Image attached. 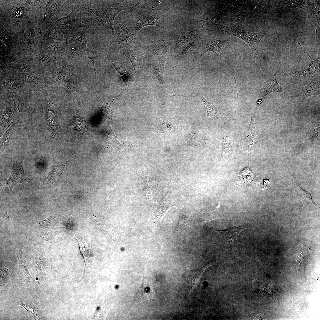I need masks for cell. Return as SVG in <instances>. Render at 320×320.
<instances>
[{"label": "cell", "instance_id": "cell-1", "mask_svg": "<svg viewBox=\"0 0 320 320\" xmlns=\"http://www.w3.org/2000/svg\"><path fill=\"white\" fill-rule=\"evenodd\" d=\"M150 7L146 0H140L129 10L134 17L133 26L131 28L136 31L150 25L160 27L162 25L163 17L161 14Z\"/></svg>", "mask_w": 320, "mask_h": 320}, {"label": "cell", "instance_id": "cell-2", "mask_svg": "<svg viewBox=\"0 0 320 320\" xmlns=\"http://www.w3.org/2000/svg\"><path fill=\"white\" fill-rule=\"evenodd\" d=\"M221 29L225 34L237 37L245 42L250 47L253 54L255 56L258 54V47L260 40L267 33L265 30L257 33L247 31L234 25H224Z\"/></svg>", "mask_w": 320, "mask_h": 320}, {"label": "cell", "instance_id": "cell-3", "mask_svg": "<svg viewBox=\"0 0 320 320\" xmlns=\"http://www.w3.org/2000/svg\"><path fill=\"white\" fill-rule=\"evenodd\" d=\"M90 32L87 26L84 24L78 26L75 35L67 43L69 50L76 55L87 56L88 58L92 56L95 52L90 50L87 44L89 40Z\"/></svg>", "mask_w": 320, "mask_h": 320}, {"label": "cell", "instance_id": "cell-4", "mask_svg": "<svg viewBox=\"0 0 320 320\" xmlns=\"http://www.w3.org/2000/svg\"><path fill=\"white\" fill-rule=\"evenodd\" d=\"M97 8L102 10L108 20L113 31L114 20L120 12L129 10L132 7L127 0H93Z\"/></svg>", "mask_w": 320, "mask_h": 320}, {"label": "cell", "instance_id": "cell-5", "mask_svg": "<svg viewBox=\"0 0 320 320\" xmlns=\"http://www.w3.org/2000/svg\"><path fill=\"white\" fill-rule=\"evenodd\" d=\"M78 8V1L76 0L72 11L67 16L53 22L55 26L65 36L66 43L75 35L78 27L75 22Z\"/></svg>", "mask_w": 320, "mask_h": 320}, {"label": "cell", "instance_id": "cell-6", "mask_svg": "<svg viewBox=\"0 0 320 320\" xmlns=\"http://www.w3.org/2000/svg\"><path fill=\"white\" fill-rule=\"evenodd\" d=\"M230 39L225 37H217L210 36L207 37L201 40L199 48L198 58L200 59L205 54L208 52H217L221 55V50L222 47Z\"/></svg>", "mask_w": 320, "mask_h": 320}, {"label": "cell", "instance_id": "cell-7", "mask_svg": "<svg viewBox=\"0 0 320 320\" xmlns=\"http://www.w3.org/2000/svg\"><path fill=\"white\" fill-rule=\"evenodd\" d=\"M115 18L113 26L116 34V41L120 49L128 48L132 37L127 26L125 25L121 16L117 15Z\"/></svg>", "mask_w": 320, "mask_h": 320}, {"label": "cell", "instance_id": "cell-8", "mask_svg": "<svg viewBox=\"0 0 320 320\" xmlns=\"http://www.w3.org/2000/svg\"><path fill=\"white\" fill-rule=\"evenodd\" d=\"M284 73L275 72L269 75H264L262 80L261 91L262 95L261 99L264 101L266 96L271 93L280 92L284 93L283 88L278 83L279 79L286 74Z\"/></svg>", "mask_w": 320, "mask_h": 320}, {"label": "cell", "instance_id": "cell-9", "mask_svg": "<svg viewBox=\"0 0 320 320\" xmlns=\"http://www.w3.org/2000/svg\"><path fill=\"white\" fill-rule=\"evenodd\" d=\"M80 14L87 15L95 25L103 26L105 22L102 19L96 4L92 0H78Z\"/></svg>", "mask_w": 320, "mask_h": 320}, {"label": "cell", "instance_id": "cell-10", "mask_svg": "<svg viewBox=\"0 0 320 320\" xmlns=\"http://www.w3.org/2000/svg\"><path fill=\"white\" fill-rule=\"evenodd\" d=\"M120 51L130 61L134 69V74L137 76L140 75L143 70V59L144 54L143 50L139 48L132 49L122 48L120 49Z\"/></svg>", "mask_w": 320, "mask_h": 320}, {"label": "cell", "instance_id": "cell-11", "mask_svg": "<svg viewBox=\"0 0 320 320\" xmlns=\"http://www.w3.org/2000/svg\"><path fill=\"white\" fill-rule=\"evenodd\" d=\"M213 264L210 261L203 267L196 270L188 269L185 266V271L183 280L186 283L191 293L196 287L205 271L208 267Z\"/></svg>", "mask_w": 320, "mask_h": 320}, {"label": "cell", "instance_id": "cell-12", "mask_svg": "<svg viewBox=\"0 0 320 320\" xmlns=\"http://www.w3.org/2000/svg\"><path fill=\"white\" fill-rule=\"evenodd\" d=\"M75 1H48L45 7L43 21H48L55 14L63 11L66 6H73Z\"/></svg>", "mask_w": 320, "mask_h": 320}, {"label": "cell", "instance_id": "cell-13", "mask_svg": "<svg viewBox=\"0 0 320 320\" xmlns=\"http://www.w3.org/2000/svg\"><path fill=\"white\" fill-rule=\"evenodd\" d=\"M17 256L19 263L18 274L21 282L26 286H34L38 283L31 277L25 265V261L22 256V249L13 248Z\"/></svg>", "mask_w": 320, "mask_h": 320}, {"label": "cell", "instance_id": "cell-14", "mask_svg": "<svg viewBox=\"0 0 320 320\" xmlns=\"http://www.w3.org/2000/svg\"><path fill=\"white\" fill-rule=\"evenodd\" d=\"M29 181L28 175L22 167L15 166L13 169L9 178L6 181V191L8 193L13 192L12 189L15 185Z\"/></svg>", "mask_w": 320, "mask_h": 320}, {"label": "cell", "instance_id": "cell-15", "mask_svg": "<svg viewBox=\"0 0 320 320\" xmlns=\"http://www.w3.org/2000/svg\"><path fill=\"white\" fill-rule=\"evenodd\" d=\"M177 205L172 199L171 193L169 192L154 206L153 213L156 221L159 223L169 208Z\"/></svg>", "mask_w": 320, "mask_h": 320}, {"label": "cell", "instance_id": "cell-16", "mask_svg": "<svg viewBox=\"0 0 320 320\" xmlns=\"http://www.w3.org/2000/svg\"><path fill=\"white\" fill-rule=\"evenodd\" d=\"M291 183L293 186L296 196L299 197L302 201L304 209L313 211L319 208L318 206L315 204L313 201L311 193H308L301 188L295 178L292 179Z\"/></svg>", "mask_w": 320, "mask_h": 320}, {"label": "cell", "instance_id": "cell-17", "mask_svg": "<svg viewBox=\"0 0 320 320\" xmlns=\"http://www.w3.org/2000/svg\"><path fill=\"white\" fill-rule=\"evenodd\" d=\"M172 44L168 39L152 41L147 46L148 50L153 57L164 56L171 51Z\"/></svg>", "mask_w": 320, "mask_h": 320}, {"label": "cell", "instance_id": "cell-18", "mask_svg": "<svg viewBox=\"0 0 320 320\" xmlns=\"http://www.w3.org/2000/svg\"><path fill=\"white\" fill-rule=\"evenodd\" d=\"M320 79L316 78L313 79L307 85L303 87L301 91L298 94L291 97L298 101H305L308 97L318 95L320 94Z\"/></svg>", "mask_w": 320, "mask_h": 320}, {"label": "cell", "instance_id": "cell-19", "mask_svg": "<svg viewBox=\"0 0 320 320\" xmlns=\"http://www.w3.org/2000/svg\"><path fill=\"white\" fill-rule=\"evenodd\" d=\"M307 55L310 57L311 63L306 69L300 71H292L289 70L293 74L296 75L300 79L311 80L320 73V62L317 55V58L314 60L311 59V56Z\"/></svg>", "mask_w": 320, "mask_h": 320}, {"label": "cell", "instance_id": "cell-20", "mask_svg": "<svg viewBox=\"0 0 320 320\" xmlns=\"http://www.w3.org/2000/svg\"><path fill=\"white\" fill-rule=\"evenodd\" d=\"M246 228L242 226H239L224 230L215 229V231L221 241L228 244H233L238 240L239 234L241 231Z\"/></svg>", "mask_w": 320, "mask_h": 320}, {"label": "cell", "instance_id": "cell-21", "mask_svg": "<svg viewBox=\"0 0 320 320\" xmlns=\"http://www.w3.org/2000/svg\"><path fill=\"white\" fill-rule=\"evenodd\" d=\"M196 33H195L194 31L192 30H186L178 33L175 39V48L180 51V52L184 48L194 40Z\"/></svg>", "mask_w": 320, "mask_h": 320}, {"label": "cell", "instance_id": "cell-22", "mask_svg": "<svg viewBox=\"0 0 320 320\" xmlns=\"http://www.w3.org/2000/svg\"><path fill=\"white\" fill-rule=\"evenodd\" d=\"M108 59L111 64L120 74L124 83V87L132 86L134 84L132 76L126 69L123 63L110 55Z\"/></svg>", "mask_w": 320, "mask_h": 320}, {"label": "cell", "instance_id": "cell-23", "mask_svg": "<svg viewBox=\"0 0 320 320\" xmlns=\"http://www.w3.org/2000/svg\"><path fill=\"white\" fill-rule=\"evenodd\" d=\"M165 62L164 56L153 57L151 62L153 76L158 82L162 85L165 84L163 79L164 74L165 73Z\"/></svg>", "mask_w": 320, "mask_h": 320}, {"label": "cell", "instance_id": "cell-24", "mask_svg": "<svg viewBox=\"0 0 320 320\" xmlns=\"http://www.w3.org/2000/svg\"><path fill=\"white\" fill-rule=\"evenodd\" d=\"M258 107L255 106L253 109L251 114V119L250 123L246 131L244 133L245 141H246V148H250L251 143L254 148L256 145L257 140L254 126V119Z\"/></svg>", "mask_w": 320, "mask_h": 320}, {"label": "cell", "instance_id": "cell-25", "mask_svg": "<svg viewBox=\"0 0 320 320\" xmlns=\"http://www.w3.org/2000/svg\"><path fill=\"white\" fill-rule=\"evenodd\" d=\"M218 213L216 208L210 206L206 207L195 215L196 220L199 223L216 220L218 218Z\"/></svg>", "mask_w": 320, "mask_h": 320}, {"label": "cell", "instance_id": "cell-26", "mask_svg": "<svg viewBox=\"0 0 320 320\" xmlns=\"http://www.w3.org/2000/svg\"><path fill=\"white\" fill-rule=\"evenodd\" d=\"M198 92H196L197 95L202 100L205 104L207 111L206 120L211 119H216L224 115V113L205 98L198 89Z\"/></svg>", "mask_w": 320, "mask_h": 320}, {"label": "cell", "instance_id": "cell-27", "mask_svg": "<svg viewBox=\"0 0 320 320\" xmlns=\"http://www.w3.org/2000/svg\"><path fill=\"white\" fill-rule=\"evenodd\" d=\"M193 216L191 213L185 210L180 211L179 221L175 231H183L190 226L192 223Z\"/></svg>", "mask_w": 320, "mask_h": 320}, {"label": "cell", "instance_id": "cell-28", "mask_svg": "<svg viewBox=\"0 0 320 320\" xmlns=\"http://www.w3.org/2000/svg\"><path fill=\"white\" fill-rule=\"evenodd\" d=\"M308 18L320 25V4L317 1H307Z\"/></svg>", "mask_w": 320, "mask_h": 320}, {"label": "cell", "instance_id": "cell-29", "mask_svg": "<svg viewBox=\"0 0 320 320\" xmlns=\"http://www.w3.org/2000/svg\"><path fill=\"white\" fill-rule=\"evenodd\" d=\"M76 77L73 74H70L66 78L65 81L63 89L67 94L71 95L75 93H80L77 85Z\"/></svg>", "mask_w": 320, "mask_h": 320}, {"label": "cell", "instance_id": "cell-30", "mask_svg": "<svg viewBox=\"0 0 320 320\" xmlns=\"http://www.w3.org/2000/svg\"><path fill=\"white\" fill-rule=\"evenodd\" d=\"M197 30L194 40L179 53V55L180 57H187L192 54L197 49V47L198 48L201 39L197 34Z\"/></svg>", "mask_w": 320, "mask_h": 320}, {"label": "cell", "instance_id": "cell-31", "mask_svg": "<svg viewBox=\"0 0 320 320\" xmlns=\"http://www.w3.org/2000/svg\"><path fill=\"white\" fill-rule=\"evenodd\" d=\"M185 144L190 146H202L204 143V139L195 132L189 134L186 138Z\"/></svg>", "mask_w": 320, "mask_h": 320}, {"label": "cell", "instance_id": "cell-32", "mask_svg": "<svg viewBox=\"0 0 320 320\" xmlns=\"http://www.w3.org/2000/svg\"><path fill=\"white\" fill-rule=\"evenodd\" d=\"M217 123L221 132L220 137L222 143V153H228L234 150L231 146V142L228 138V133L223 129L219 122Z\"/></svg>", "mask_w": 320, "mask_h": 320}, {"label": "cell", "instance_id": "cell-33", "mask_svg": "<svg viewBox=\"0 0 320 320\" xmlns=\"http://www.w3.org/2000/svg\"><path fill=\"white\" fill-rule=\"evenodd\" d=\"M31 258L37 273L41 276L44 275L45 272V263L44 258L41 255L34 254Z\"/></svg>", "mask_w": 320, "mask_h": 320}, {"label": "cell", "instance_id": "cell-34", "mask_svg": "<svg viewBox=\"0 0 320 320\" xmlns=\"http://www.w3.org/2000/svg\"><path fill=\"white\" fill-rule=\"evenodd\" d=\"M19 304L23 306L27 311L32 313L35 319H41L44 318L40 310L33 303L26 301H20Z\"/></svg>", "mask_w": 320, "mask_h": 320}, {"label": "cell", "instance_id": "cell-35", "mask_svg": "<svg viewBox=\"0 0 320 320\" xmlns=\"http://www.w3.org/2000/svg\"><path fill=\"white\" fill-rule=\"evenodd\" d=\"M169 119H162L157 123V127L158 129L163 133H169L172 132L174 126L173 123Z\"/></svg>", "mask_w": 320, "mask_h": 320}, {"label": "cell", "instance_id": "cell-36", "mask_svg": "<svg viewBox=\"0 0 320 320\" xmlns=\"http://www.w3.org/2000/svg\"><path fill=\"white\" fill-rule=\"evenodd\" d=\"M79 244L80 252L85 261L87 260L90 257L91 253L87 244L83 239L76 236L75 237Z\"/></svg>", "mask_w": 320, "mask_h": 320}, {"label": "cell", "instance_id": "cell-37", "mask_svg": "<svg viewBox=\"0 0 320 320\" xmlns=\"http://www.w3.org/2000/svg\"><path fill=\"white\" fill-rule=\"evenodd\" d=\"M18 71L25 79H30L32 77V72L30 68L26 64L23 63L18 67Z\"/></svg>", "mask_w": 320, "mask_h": 320}, {"label": "cell", "instance_id": "cell-38", "mask_svg": "<svg viewBox=\"0 0 320 320\" xmlns=\"http://www.w3.org/2000/svg\"><path fill=\"white\" fill-rule=\"evenodd\" d=\"M287 4L290 8L297 7L301 8L305 10L307 13L308 7L307 1L305 0H290L288 1Z\"/></svg>", "mask_w": 320, "mask_h": 320}, {"label": "cell", "instance_id": "cell-39", "mask_svg": "<svg viewBox=\"0 0 320 320\" xmlns=\"http://www.w3.org/2000/svg\"><path fill=\"white\" fill-rule=\"evenodd\" d=\"M6 87L10 89L15 90L18 88V85L15 80L12 78H8L5 81Z\"/></svg>", "mask_w": 320, "mask_h": 320}, {"label": "cell", "instance_id": "cell-40", "mask_svg": "<svg viewBox=\"0 0 320 320\" xmlns=\"http://www.w3.org/2000/svg\"><path fill=\"white\" fill-rule=\"evenodd\" d=\"M67 66L65 65L63 66L59 72L56 78V81L58 83L62 81L65 79L66 75Z\"/></svg>", "mask_w": 320, "mask_h": 320}, {"label": "cell", "instance_id": "cell-41", "mask_svg": "<svg viewBox=\"0 0 320 320\" xmlns=\"http://www.w3.org/2000/svg\"><path fill=\"white\" fill-rule=\"evenodd\" d=\"M50 50L55 54L59 55L63 52L65 48L62 46L57 44H52L49 46Z\"/></svg>", "mask_w": 320, "mask_h": 320}, {"label": "cell", "instance_id": "cell-42", "mask_svg": "<svg viewBox=\"0 0 320 320\" xmlns=\"http://www.w3.org/2000/svg\"><path fill=\"white\" fill-rule=\"evenodd\" d=\"M0 268V282L1 284L4 283L7 280L8 272V270L4 265H1Z\"/></svg>", "mask_w": 320, "mask_h": 320}, {"label": "cell", "instance_id": "cell-43", "mask_svg": "<svg viewBox=\"0 0 320 320\" xmlns=\"http://www.w3.org/2000/svg\"><path fill=\"white\" fill-rule=\"evenodd\" d=\"M40 62L44 65H49L52 62V58L48 55H44L40 58Z\"/></svg>", "mask_w": 320, "mask_h": 320}, {"label": "cell", "instance_id": "cell-44", "mask_svg": "<svg viewBox=\"0 0 320 320\" xmlns=\"http://www.w3.org/2000/svg\"><path fill=\"white\" fill-rule=\"evenodd\" d=\"M35 33L33 29L27 31L25 33V38L29 40H32L35 37Z\"/></svg>", "mask_w": 320, "mask_h": 320}, {"label": "cell", "instance_id": "cell-45", "mask_svg": "<svg viewBox=\"0 0 320 320\" xmlns=\"http://www.w3.org/2000/svg\"><path fill=\"white\" fill-rule=\"evenodd\" d=\"M88 58H89V59H90V60H91V61H92V63L93 65V67H94V71H95V77H96V76H97V74H96V71H95V60L96 57H94V56H91V57H88Z\"/></svg>", "mask_w": 320, "mask_h": 320}, {"label": "cell", "instance_id": "cell-46", "mask_svg": "<svg viewBox=\"0 0 320 320\" xmlns=\"http://www.w3.org/2000/svg\"><path fill=\"white\" fill-rule=\"evenodd\" d=\"M22 12L21 10L19 9H17L15 10V14L16 17H20L22 15Z\"/></svg>", "mask_w": 320, "mask_h": 320}, {"label": "cell", "instance_id": "cell-47", "mask_svg": "<svg viewBox=\"0 0 320 320\" xmlns=\"http://www.w3.org/2000/svg\"><path fill=\"white\" fill-rule=\"evenodd\" d=\"M30 1V4H31L32 6L37 5L40 2V1L38 0Z\"/></svg>", "mask_w": 320, "mask_h": 320}]
</instances>
